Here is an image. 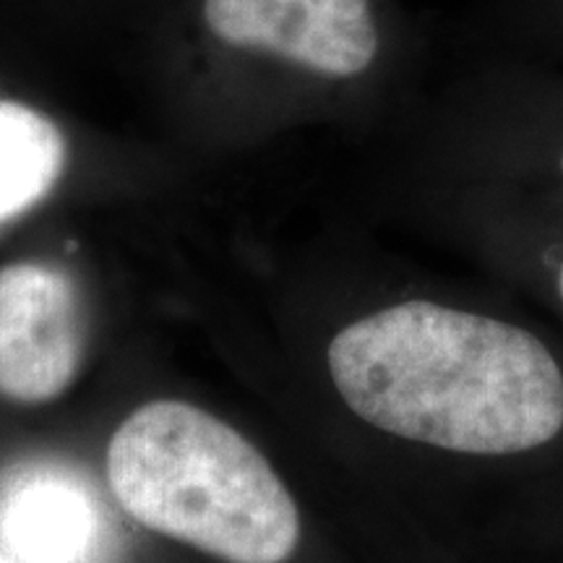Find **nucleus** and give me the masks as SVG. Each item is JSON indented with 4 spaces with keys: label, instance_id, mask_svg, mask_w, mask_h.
Instances as JSON below:
<instances>
[{
    "label": "nucleus",
    "instance_id": "nucleus-1",
    "mask_svg": "<svg viewBox=\"0 0 563 563\" xmlns=\"http://www.w3.org/2000/svg\"><path fill=\"white\" fill-rule=\"evenodd\" d=\"M329 373L357 418L446 452L525 454L563 431L559 361L490 316L399 302L342 329Z\"/></svg>",
    "mask_w": 563,
    "mask_h": 563
},
{
    "label": "nucleus",
    "instance_id": "nucleus-2",
    "mask_svg": "<svg viewBox=\"0 0 563 563\" xmlns=\"http://www.w3.org/2000/svg\"><path fill=\"white\" fill-rule=\"evenodd\" d=\"M108 481L139 525L228 563H285L298 545V506L272 464L194 405L139 407L112 435Z\"/></svg>",
    "mask_w": 563,
    "mask_h": 563
},
{
    "label": "nucleus",
    "instance_id": "nucleus-3",
    "mask_svg": "<svg viewBox=\"0 0 563 563\" xmlns=\"http://www.w3.org/2000/svg\"><path fill=\"white\" fill-rule=\"evenodd\" d=\"M87 316L66 272L45 264L0 269V397L42 405L81 368Z\"/></svg>",
    "mask_w": 563,
    "mask_h": 563
},
{
    "label": "nucleus",
    "instance_id": "nucleus-4",
    "mask_svg": "<svg viewBox=\"0 0 563 563\" xmlns=\"http://www.w3.org/2000/svg\"><path fill=\"white\" fill-rule=\"evenodd\" d=\"M209 30L327 76H357L378 53L368 0H203Z\"/></svg>",
    "mask_w": 563,
    "mask_h": 563
},
{
    "label": "nucleus",
    "instance_id": "nucleus-5",
    "mask_svg": "<svg viewBox=\"0 0 563 563\" xmlns=\"http://www.w3.org/2000/svg\"><path fill=\"white\" fill-rule=\"evenodd\" d=\"M0 534L21 563H81L97 538V509L74 477H26L5 498Z\"/></svg>",
    "mask_w": 563,
    "mask_h": 563
},
{
    "label": "nucleus",
    "instance_id": "nucleus-6",
    "mask_svg": "<svg viewBox=\"0 0 563 563\" xmlns=\"http://www.w3.org/2000/svg\"><path fill=\"white\" fill-rule=\"evenodd\" d=\"M66 146L53 121L0 102V222L37 203L58 180Z\"/></svg>",
    "mask_w": 563,
    "mask_h": 563
},
{
    "label": "nucleus",
    "instance_id": "nucleus-7",
    "mask_svg": "<svg viewBox=\"0 0 563 563\" xmlns=\"http://www.w3.org/2000/svg\"><path fill=\"white\" fill-rule=\"evenodd\" d=\"M559 295H561V300H563V266H561V272H559Z\"/></svg>",
    "mask_w": 563,
    "mask_h": 563
},
{
    "label": "nucleus",
    "instance_id": "nucleus-8",
    "mask_svg": "<svg viewBox=\"0 0 563 563\" xmlns=\"http://www.w3.org/2000/svg\"><path fill=\"white\" fill-rule=\"evenodd\" d=\"M0 563H19V561H13V559H11V555L0 553Z\"/></svg>",
    "mask_w": 563,
    "mask_h": 563
},
{
    "label": "nucleus",
    "instance_id": "nucleus-9",
    "mask_svg": "<svg viewBox=\"0 0 563 563\" xmlns=\"http://www.w3.org/2000/svg\"><path fill=\"white\" fill-rule=\"evenodd\" d=\"M561 167H563V159H561Z\"/></svg>",
    "mask_w": 563,
    "mask_h": 563
}]
</instances>
